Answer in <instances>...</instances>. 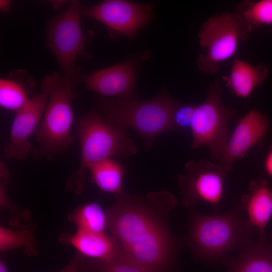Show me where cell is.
I'll return each instance as SVG.
<instances>
[{
  "mask_svg": "<svg viewBox=\"0 0 272 272\" xmlns=\"http://www.w3.org/2000/svg\"><path fill=\"white\" fill-rule=\"evenodd\" d=\"M92 182L102 191L119 195L124 192L122 184L125 169L118 161L109 158L88 168Z\"/></svg>",
  "mask_w": 272,
  "mask_h": 272,
  "instance_id": "obj_19",
  "label": "cell"
},
{
  "mask_svg": "<svg viewBox=\"0 0 272 272\" xmlns=\"http://www.w3.org/2000/svg\"><path fill=\"white\" fill-rule=\"evenodd\" d=\"M73 87L57 72L47 75L43 79L40 88L47 95L48 101L42 121L35 133L38 148L33 152L35 158L50 159L64 152L72 144Z\"/></svg>",
  "mask_w": 272,
  "mask_h": 272,
  "instance_id": "obj_5",
  "label": "cell"
},
{
  "mask_svg": "<svg viewBox=\"0 0 272 272\" xmlns=\"http://www.w3.org/2000/svg\"><path fill=\"white\" fill-rule=\"evenodd\" d=\"M10 176H1L0 181V206L2 209L8 210L11 214L9 220L11 226L24 227L27 225L31 219L30 211L22 209L13 203L9 198L7 193V188Z\"/></svg>",
  "mask_w": 272,
  "mask_h": 272,
  "instance_id": "obj_24",
  "label": "cell"
},
{
  "mask_svg": "<svg viewBox=\"0 0 272 272\" xmlns=\"http://www.w3.org/2000/svg\"><path fill=\"white\" fill-rule=\"evenodd\" d=\"M127 129L110 123L97 111L83 115L77 127L81 146L80 165L66 179L65 188L80 194L84 188L86 170L90 165L109 158L125 160L136 154L138 147Z\"/></svg>",
  "mask_w": 272,
  "mask_h": 272,
  "instance_id": "obj_3",
  "label": "cell"
},
{
  "mask_svg": "<svg viewBox=\"0 0 272 272\" xmlns=\"http://www.w3.org/2000/svg\"><path fill=\"white\" fill-rule=\"evenodd\" d=\"M240 205L247 215L248 221L258 230L259 239L266 238L265 228L272 216V187L268 180H251Z\"/></svg>",
  "mask_w": 272,
  "mask_h": 272,
  "instance_id": "obj_14",
  "label": "cell"
},
{
  "mask_svg": "<svg viewBox=\"0 0 272 272\" xmlns=\"http://www.w3.org/2000/svg\"><path fill=\"white\" fill-rule=\"evenodd\" d=\"M233 14L245 41L253 29L272 25V0L242 1Z\"/></svg>",
  "mask_w": 272,
  "mask_h": 272,
  "instance_id": "obj_18",
  "label": "cell"
},
{
  "mask_svg": "<svg viewBox=\"0 0 272 272\" xmlns=\"http://www.w3.org/2000/svg\"><path fill=\"white\" fill-rule=\"evenodd\" d=\"M269 128L266 115L256 109L249 110L238 118L218 165L228 174L236 161L245 157L252 148L261 144Z\"/></svg>",
  "mask_w": 272,
  "mask_h": 272,
  "instance_id": "obj_12",
  "label": "cell"
},
{
  "mask_svg": "<svg viewBox=\"0 0 272 272\" xmlns=\"http://www.w3.org/2000/svg\"><path fill=\"white\" fill-rule=\"evenodd\" d=\"M189 210L188 232L183 242L196 257L209 262L224 261L230 252L242 249L251 241L254 228L241 217L243 210L240 204L215 215Z\"/></svg>",
  "mask_w": 272,
  "mask_h": 272,
  "instance_id": "obj_2",
  "label": "cell"
},
{
  "mask_svg": "<svg viewBox=\"0 0 272 272\" xmlns=\"http://www.w3.org/2000/svg\"><path fill=\"white\" fill-rule=\"evenodd\" d=\"M47 101V95L41 91L32 95L27 104L16 111L9 138L4 146L7 159L23 161L33 151L29 140L41 123Z\"/></svg>",
  "mask_w": 272,
  "mask_h": 272,
  "instance_id": "obj_11",
  "label": "cell"
},
{
  "mask_svg": "<svg viewBox=\"0 0 272 272\" xmlns=\"http://www.w3.org/2000/svg\"><path fill=\"white\" fill-rule=\"evenodd\" d=\"M153 6L124 0H108L82 10L85 17L98 21L110 30L132 37L152 18Z\"/></svg>",
  "mask_w": 272,
  "mask_h": 272,
  "instance_id": "obj_10",
  "label": "cell"
},
{
  "mask_svg": "<svg viewBox=\"0 0 272 272\" xmlns=\"http://www.w3.org/2000/svg\"><path fill=\"white\" fill-rule=\"evenodd\" d=\"M68 219L77 230L96 233H105L107 215L100 205L95 202L78 207L68 215Z\"/></svg>",
  "mask_w": 272,
  "mask_h": 272,
  "instance_id": "obj_21",
  "label": "cell"
},
{
  "mask_svg": "<svg viewBox=\"0 0 272 272\" xmlns=\"http://www.w3.org/2000/svg\"><path fill=\"white\" fill-rule=\"evenodd\" d=\"M136 68L129 60L95 71L85 76L86 89L105 97L133 95Z\"/></svg>",
  "mask_w": 272,
  "mask_h": 272,
  "instance_id": "obj_13",
  "label": "cell"
},
{
  "mask_svg": "<svg viewBox=\"0 0 272 272\" xmlns=\"http://www.w3.org/2000/svg\"><path fill=\"white\" fill-rule=\"evenodd\" d=\"M227 174L217 164L207 160L187 161L184 173L177 177L182 206L190 209L197 202L203 201L217 208L223 197Z\"/></svg>",
  "mask_w": 272,
  "mask_h": 272,
  "instance_id": "obj_9",
  "label": "cell"
},
{
  "mask_svg": "<svg viewBox=\"0 0 272 272\" xmlns=\"http://www.w3.org/2000/svg\"><path fill=\"white\" fill-rule=\"evenodd\" d=\"M195 106L192 103H179L173 115L174 131L190 129Z\"/></svg>",
  "mask_w": 272,
  "mask_h": 272,
  "instance_id": "obj_25",
  "label": "cell"
},
{
  "mask_svg": "<svg viewBox=\"0 0 272 272\" xmlns=\"http://www.w3.org/2000/svg\"><path fill=\"white\" fill-rule=\"evenodd\" d=\"M82 8L77 1L71 2L47 27V43L61 69L63 78L74 87L77 80L76 61L85 52V37L81 28Z\"/></svg>",
  "mask_w": 272,
  "mask_h": 272,
  "instance_id": "obj_7",
  "label": "cell"
},
{
  "mask_svg": "<svg viewBox=\"0 0 272 272\" xmlns=\"http://www.w3.org/2000/svg\"><path fill=\"white\" fill-rule=\"evenodd\" d=\"M0 272H8L6 264L3 259L0 260Z\"/></svg>",
  "mask_w": 272,
  "mask_h": 272,
  "instance_id": "obj_29",
  "label": "cell"
},
{
  "mask_svg": "<svg viewBox=\"0 0 272 272\" xmlns=\"http://www.w3.org/2000/svg\"><path fill=\"white\" fill-rule=\"evenodd\" d=\"M268 75V68L265 63L253 65L235 58L229 75L223 77V79L234 95L246 99L265 81Z\"/></svg>",
  "mask_w": 272,
  "mask_h": 272,
  "instance_id": "obj_16",
  "label": "cell"
},
{
  "mask_svg": "<svg viewBox=\"0 0 272 272\" xmlns=\"http://www.w3.org/2000/svg\"><path fill=\"white\" fill-rule=\"evenodd\" d=\"M36 225L32 223L18 230L0 227V251L23 248L26 256L38 255L39 253L38 242L35 236Z\"/></svg>",
  "mask_w": 272,
  "mask_h": 272,
  "instance_id": "obj_20",
  "label": "cell"
},
{
  "mask_svg": "<svg viewBox=\"0 0 272 272\" xmlns=\"http://www.w3.org/2000/svg\"><path fill=\"white\" fill-rule=\"evenodd\" d=\"M92 272H155L138 262L123 249L114 259L109 261H97L87 259Z\"/></svg>",
  "mask_w": 272,
  "mask_h": 272,
  "instance_id": "obj_23",
  "label": "cell"
},
{
  "mask_svg": "<svg viewBox=\"0 0 272 272\" xmlns=\"http://www.w3.org/2000/svg\"><path fill=\"white\" fill-rule=\"evenodd\" d=\"M63 243L70 244L87 259L109 261L116 258L122 247L112 235L77 230L73 235L63 234L59 237Z\"/></svg>",
  "mask_w": 272,
  "mask_h": 272,
  "instance_id": "obj_15",
  "label": "cell"
},
{
  "mask_svg": "<svg viewBox=\"0 0 272 272\" xmlns=\"http://www.w3.org/2000/svg\"><path fill=\"white\" fill-rule=\"evenodd\" d=\"M11 2L8 0L0 1V10L4 12H7L10 10Z\"/></svg>",
  "mask_w": 272,
  "mask_h": 272,
  "instance_id": "obj_28",
  "label": "cell"
},
{
  "mask_svg": "<svg viewBox=\"0 0 272 272\" xmlns=\"http://www.w3.org/2000/svg\"><path fill=\"white\" fill-rule=\"evenodd\" d=\"M58 272H92L87 262V259L77 252L69 263Z\"/></svg>",
  "mask_w": 272,
  "mask_h": 272,
  "instance_id": "obj_26",
  "label": "cell"
},
{
  "mask_svg": "<svg viewBox=\"0 0 272 272\" xmlns=\"http://www.w3.org/2000/svg\"><path fill=\"white\" fill-rule=\"evenodd\" d=\"M221 93L219 81L210 84L205 99L195 106L190 127L191 149L206 146L212 159L217 162L225 151L231 134L229 121L236 113L224 105Z\"/></svg>",
  "mask_w": 272,
  "mask_h": 272,
  "instance_id": "obj_6",
  "label": "cell"
},
{
  "mask_svg": "<svg viewBox=\"0 0 272 272\" xmlns=\"http://www.w3.org/2000/svg\"><path fill=\"white\" fill-rule=\"evenodd\" d=\"M198 37L205 52L197 56L196 64L201 72L208 75L216 74L221 62L235 55L239 42L245 41L237 21L230 12L208 18Z\"/></svg>",
  "mask_w": 272,
  "mask_h": 272,
  "instance_id": "obj_8",
  "label": "cell"
},
{
  "mask_svg": "<svg viewBox=\"0 0 272 272\" xmlns=\"http://www.w3.org/2000/svg\"><path fill=\"white\" fill-rule=\"evenodd\" d=\"M263 169L266 174L272 177V144L269 146L263 162Z\"/></svg>",
  "mask_w": 272,
  "mask_h": 272,
  "instance_id": "obj_27",
  "label": "cell"
},
{
  "mask_svg": "<svg viewBox=\"0 0 272 272\" xmlns=\"http://www.w3.org/2000/svg\"><path fill=\"white\" fill-rule=\"evenodd\" d=\"M179 103L163 92L146 100H139L133 94L104 99L99 108L100 114L108 122L134 129L149 149L159 134L174 131L173 115Z\"/></svg>",
  "mask_w": 272,
  "mask_h": 272,
  "instance_id": "obj_4",
  "label": "cell"
},
{
  "mask_svg": "<svg viewBox=\"0 0 272 272\" xmlns=\"http://www.w3.org/2000/svg\"><path fill=\"white\" fill-rule=\"evenodd\" d=\"M25 85L10 76L0 80V105L10 110L17 111L29 100Z\"/></svg>",
  "mask_w": 272,
  "mask_h": 272,
  "instance_id": "obj_22",
  "label": "cell"
},
{
  "mask_svg": "<svg viewBox=\"0 0 272 272\" xmlns=\"http://www.w3.org/2000/svg\"><path fill=\"white\" fill-rule=\"evenodd\" d=\"M241 250L237 256L224 261L228 272H272V245L266 238L251 241Z\"/></svg>",
  "mask_w": 272,
  "mask_h": 272,
  "instance_id": "obj_17",
  "label": "cell"
},
{
  "mask_svg": "<svg viewBox=\"0 0 272 272\" xmlns=\"http://www.w3.org/2000/svg\"><path fill=\"white\" fill-rule=\"evenodd\" d=\"M178 205L167 191L143 196L124 191L115 195L106 210L107 229L124 252L155 272H168L176 267L178 250L183 241L170 232L168 219Z\"/></svg>",
  "mask_w": 272,
  "mask_h": 272,
  "instance_id": "obj_1",
  "label": "cell"
}]
</instances>
